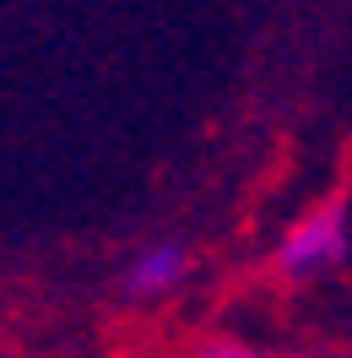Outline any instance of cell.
Wrapping results in <instances>:
<instances>
[{"label": "cell", "instance_id": "cell-2", "mask_svg": "<svg viewBox=\"0 0 352 358\" xmlns=\"http://www.w3.org/2000/svg\"><path fill=\"white\" fill-rule=\"evenodd\" d=\"M190 277H196L190 245H179V239H152V245H141L131 261H125V271H119V299L135 304V310H157V304H168Z\"/></svg>", "mask_w": 352, "mask_h": 358}, {"label": "cell", "instance_id": "cell-4", "mask_svg": "<svg viewBox=\"0 0 352 358\" xmlns=\"http://www.w3.org/2000/svg\"><path fill=\"white\" fill-rule=\"evenodd\" d=\"M342 358H352V342H347V353H342Z\"/></svg>", "mask_w": 352, "mask_h": 358}, {"label": "cell", "instance_id": "cell-1", "mask_svg": "<svg viewBox=\"0 0 352 358\" xmlns=\"http://www.w3.org/2000/svg\"><path fill=\"white\" fill-rule=\"evenodd\" d=\"M352 255V223L342 201H320L298 212L293 223L282 228V239L271 250V271L282 277L287 288H314L347 266Z\"/></svg>", "mask_w": 352, "mask_h": 358}, {"label": "cell", "instance_id": "cell-3", "mask_svg": "<svg viewBox=\"0 0 352 358\" xmlns=\"http://www.w3.org/2000/svg\"><path fill=\"white\" fill-rule=\"evenodd\" d=\"M190 358H298V353L265 348V342H244V336H212V342H200Z\"/></svg>", "mask_w": 352, "mask_h": 358}]
</instances>
